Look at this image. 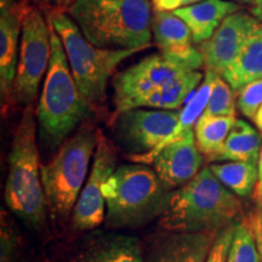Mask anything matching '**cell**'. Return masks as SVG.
<instances>
[{"label": "cell", "instance_id": "6da1fadb", "mask_svg": "<svg viewBox=\"0 0 262 262\" xmlns=\"http://www.w3.org/2000/svg\"><path fill=\"white\" fill-rule=\"evenodd\" d=\"M243 206L209 166L171 192L159 226L168 232H221L239 224Z\"/></svg>", "mask_w": 262, "mask_h": 262}, {"label": "cell", "instance_id": "7a4b0ae2", "mask_svg": "<svg viewBox=\"0 0 262 262\" xmlns=\"http://www.w3.org/2000/svg\"><path fill=\"white\" fill-rule=\"evenodd\" d=\"M70 15L97 48L143 50L150 42V0H75Z\"/></svg>", "mask_w": 262, "mask_h": 262}, {"label": "cell", "instance_id": "3957f363", "mask_svg": "<svg viewBox=\"0 0 262 262\" xmlns=\"http://www.w3.org/2000/svg\"><path fill=\"white\" fill-rule=\"evenodd\" d=\"M49 27L51 56L37 108V120L42 148L55 150L93 110L78 89L63 44L50 21Z\"/></svg>", "mask_w": 262, "mask_h": 262}, {"label": "cell", "instance_id": "277c9868", "mask_svg": "<svg viewBox=\"0 0 262 262\" xmlns=\"http://www.w3.org/2000/svg\"><path fill=\"white\" fill-rule=\"evenodd\" d=\"M37 112L29 104L12 135L5 202L19 220L32 228H40L47 219V198L41 180L37 145Z\"/></svg>", "mask_w": 262, "mask_h": 262}, {"label": "cell", "instance_id": "5b68a950", "mask_svg": "<svg viewBox=\"0 0 262 262\" xmlns=\"http://www.w3.org/2000/svg\"><path fill=\"white\" fill-rule=\"evenodd\" d=\"M102 192L108 227L136 228L162 214L171 188L156 170L142 164H125L114 170Z\"/></svg>", "mask_w": 262, "mask_h": 262}, {"label": "cell", "instance_id": "8992f818", "mask_svg": "<svg viewBox=\"0 0 262 262\" xmlns=\"http://www.w3.org/2000/svg\"><path fill=\"white\" fill-rule=\"evenodd\" d=\"M98 134L93 124H83L64 141L54 158L41 165L47 206L55 224H66L74 210L97 147Z\"/></svg>", "mask_w": 262, "mask_h": 262}, {"label": "cell", "instance_id": "52a82bcc", "mask_svg": "<svg viewBox=\"0 0 262 262\" xmlns=\"http://www.w3.org/2000/svg\"><path fill=\"white\" fill-rule=\"evenodd\" d=\"M48 19L63 44L78 89L91 110L100 107L106 100L108 80L117 66L141 50H108L95 47L73 19L62 11L50 12Z\"/></svg>", "mask_w": 262, "mask_h": 262}, {"label": "cell", "instance_id": "ba28073f", "mask_svg": "<svg viewBox=\"0 0 262 262\" xmlns=\"http://www.w3.org/2000/svg\"><path fill=\"white\" fill-rule=\"evenodd\" d=\"M203 66L201 51L194 48L185 52L160 51L143 58L113 78V103L117 113L137 108L140 101L148 95Z\"/></svg>", "mask_w": 262, "mask_h": 262}, {"label": "cell", "instance_id": "9c48e42d", "mask_svg": "<svg viewBox=\"0 0 262 262\" xmlns=\"http://www.w3.org/2000/svg\"><path fill=\"white\" fill-rule=\"evenodd\" d=\"M50 56L49 21H45L37 6L25 3L19 60L14 85V102L29 106L35 101L42 77L48 73Z\"/></svg>", "mask_w": 262, "mask_h": 262}, {"label": "cell", "instance_id": "30bf717a", "mask_svg": "<svg viewBox=\"0 0 262 262\" xmlns=\"http://www.w3.org/2000/svg\"><path fill=\"white\" fill-rule=\"evenodd\" d=\"M113 134L130 157L146 155L162 145L178 125L180 111H147L141 108L117 113Z\"/></svg>", "mask_w": 262, "mask_h": 262}, {"label": "cell", "instance_id": "8fae6325", "mask_svg": "<svg viewBox=\"0 0 262 262\" xmlns=\"http://www.w3.org/2000/svg\"><path fill=\"white\" fill-rule=\"evenodd\" d=\"M117 169V152L112 143L98 134L93 168L72 212V224L77 231H91L104 219L103 185Z\"/></svg>", "mask_w": 262, "mask_h": 262}, {"label": "cell", "instance_id": "7c38bea8", "mask_svg": "<svg viewBox=\"0 0 262 262\" xmlns=\"http://www.w3.org/2000/svg\"><path fill=\"white\" fill-rule=\"evenodd\" d=\"M258 19L247 12H234L226 17L211 38L199 44L204 67L222 75L237 60L245 42L258 24Z\"/></svg>", "mask_w": 262, "mask_h": 262}, {"label": "cell", "instance_id": "4fadbf2b", "mask_svg": "<svg viewBox=\"0 0 262 262\" xmlns=\"http://www.w3.org/2000/svg\"><path fill=\"white\" fill-rule=\"evenodd\" d=\"M202 152L195 142L194 130H189L164 146L152 163L156 172L169 188H179L191 181L202 170Z\"/></svg>", "mask_w": 262, "mask_h": 262}, {"label": "cell", "instance_id": "5bb4252c", "mask_svg": "<svg viewBox=\"0 0 262 262\" xmlns=\"http://www.w3.org/2000/svg\"><path fill=\"white\" fill-rule=\"evenodd\" d=\"M0 93L3 114L14 103V85L17 72V49L25 2L0 8Z\"/></svg>", "mask_w": 262, "mask_h": 262}, {"label": "cell", "instance_id": "9a60e30c", "mask_svg": "<svg viewBox=\"0 0 262 262\" xmlns=\"http://www.w3.org/2000/svg\"><path fill=\"white\" fill-rule=\"evenodd\" d=\"M220 232H170L153 242L145 262H205Z\"/></svg>", "mask_w": 262, "mask_h": 262}, {"label": "cell", "instance_id": "2e32d148", "mask_svg": "<svg viewBox=\"0 0 262 262\" xmlns=\"http://www.w3.org/2000/svg\"><path fill=\"white\" fill-rule=\"evenodd\" d=\"M239 11V5L226 0H203L172 11L188 26L195 44L211 38L227 16Z\"/></svg>", "mask_w": 262, "mask_h": 262}, {"label": "cell", "instance_id": "e0dca14e", "mask_svg": "<svg viewBox=\"0 0 262 262\" xmlns=\"http://www.w3.org/2000/svg\"><path fill=\"white\" fill-rule=\"evenodd\" d=\"M80 262H145V257L135 237L104 234L88 242Z\"/></svg>", "mask_w": 262, "mask_h": 262}, {"label": "cell", "instance_id": "ac0fdd59", "mask_svg": "<svg viewBox=\"0 0 262 262\" xmlns=\"http://www.w3.org/2000/svg\"><path fill=\"white\" fill-rule=\"evenodd\" d=\"M219 74H216L212 71H206L204 75V80L201 84V88L195 91V94L193 95L192 100L187 103V106L183 108L182 111H180V118L178 125H176L175 130L172 131V134L166 139L162 145L157 147L156 149L150 150V152L146 153V155L141 156H134L130 157L134 162L139 164H149L152 163V160L155 157L158 155V152L163 148L164 146L169 145L172 141L179 140L183 134L187 133L189 130H193V127L195 126L196 122L199 120V118L202 117V114L204 113L206 106H208L209 100H210L212 89H214V84L216 78Z\"/></svg>", "mask_w": 262, "mask_h": 262}, {"label": "cell", "instance_id": "d6986e66", "mask_svg": "<svg viewBox=\"0 0 262 262\" xmlns=\"http://www.w3.org/2000/svg\"><path fill=\"white\" fill-rule=\"evenodd\" d=\"M234 91L251 81L262 79V22L260 21L245 42L237 60L221 75Z\"/></svg>", "mask_w": 262, "mask_h": 262}, {"label": "cell", "instance_id": "ffe728a7", "mask_svg": "<svg viewBox=\"0 0 262 262\" xmlns=\"http://www.w3.org/2000/svg\"><path fill=\"white\" fill-rule=\"evenodd\" d=\"M261 134L243 119H235L224 147L211 162L257 163L261 150Z\"/></svg>", "mask_w": 262, "mask_h": 262}, {"label": "cell", "instance_id": "44dd1931", "mask_svg": "<svg viewBox=\"0 0 262 262\" xmlns=\"http://www.w3.org/2000/svg\"><path fill=\"white\" fill-rule=\"evenodd\" d=\"M152 32L160 51L185 52L192 48L193 39L188 26L172 11L156 10Z\"/></svg>", "mask_w": 262, "mask_h": 262}, {"label": "cell", "instance_id": "7402d4cb", "mask_svg": "<svg viewBox=\"0 0 262 262\" xmlns=\"http://www.w3.org/2000/svg\"><path fill=\"white\" fill-rule=\"evenodd\" d=\"M203 78L204 77L199 71L188 72V73L180 75L163 89L157 90L156 93L148 95L142 101H140L137 108L149 107L163 111L179 110L189 93H192L198 86Z\"/></svg>", "mask_w": 262, "mask_h": 262}, {"label": "cell", "instance_id": "603a6c76", "mask_svg": "<svg viewBox=\"0 0 262 262\" xmlns=\"http://www.w3.org/2000/svg\"><path fill=\"white\" fill-rule=\"evenodd\" d=\"M235 123V117H216L202 114L194 126L195 142L208 162L220 152L229 131Z\"/></svg>", "mask_w": 262, "mask_h": 262}, {"label": "cell", "instance_id": "cb8c5ba5", "mask_svg": "<svg viewBox=\"0 0 262 262\" xmlns=\"http://www.w3.org/2000/svg\"><path fill=\"white\" fill-rule=\"evenodd\" d=\"M209 168L219 181L239 198L254 194L257 183V163L227 162L211 164Z\"/></svg>", "mask_w": 262, "mask_h": 262}, {"label": "cell", "instance_id": "d4e9b609", "mask_svg": "<svg viewBox=\"0 0 262 262\" xmlns=\"http://www.w3.org/2000/svg\"><path fill=\"white\" fill-rule=\"evenodd\" d=\"M227 262H261V255L248 222H241L235 227Z\"/></svg>", "mask_w": 262, "mask_h": 262}, {"label": "cell", "instance_id": "484cf974", "mask_svg": "<svg viewBox=\"0 0 262 262\" xmlns=\"http://www.w3.org/2000/svg\"><path fill=\"white\" fill-rule=\"evenodd\" d=\"M203 114L216 117H235L234 90L221 75H217L216 78L210 100Z\"/></svg>", "mask_w": 262, "mask_h": 262}, {"label": "cell", "instance_id": "4316f807", "mask_svg": "<svg viewBox=\"0 0 262 262\" xmlns=\"http://www.w3.org/2000/svg\"><path fill=\"white\" fill-rule=\"evenodd\" d=\"M237 106L241 113L254 120L257 111L262 106V79L251 81L238 91Z\"/></svg>", "mask_w": 262, "mask_h": 262}, {"label": "cell", "instance_id": "83f0119b", "mask_svg": "<svg viewBox=\"0 0 262 262\" xmlns=\"http://www.w3.org/2000/svg\"><path fill=\"white\" fill-rule=\"evenodd\" d=\"M237 225L229 226L217 234L205 262H227L229 247H231Z\"/></svg>", "mask_w": 262, "mask_h": 262}, {"label": "cell", "instance_id": "f1b7e54d", "mask_svg": "<svg viewBox=\"0 0 262 262\" xmlns=\"http://www.w3.org/2000/svg\"><path fill=\"white\" fill-rule=\"evenodd\" d=\"M156 10L163 11H175V10L185 8V6L195 4L203 0H150Z\"/></svg>", "mask_w": 262, "mask_h": 262}, {"label": "cell", "instance_id": "f546056e", "mask_svg": "<svg viewBox=\"0 0 262 262\" xmlns=\"http://www.w3.org/2000/svg\"><path fill=\"white\" fill-rule=\"evenodd\" d=\"M248 224L250 226L251 231H253L258 253H260L262 257V209H258V210L251 216L250 220L248 221Z\"/></svg>", "mask_w": 262, "mask_h": 262}, {"label": "cell", "instance_id": "4dcf8cb0", "mask_svg": "<svg viewBox=\"0 0 262 262\" xmlns=\"http://www.w3.org/2000/svg\"><path fill=\"white\" fill-rule=\"evenodd\" d=\"M254 198L257 204V208L262 209V146L257 162V183L254 191Z\"/></svg>", "mask_w": 262, "mask_h": 262}, {"label": "cell", "instance_id": "1f68e13d", "mask_svg": "<svg viewBox=\"0 0 262 262\" xmlns=\"http://www.w3.org/2000/svg\"><path fill=\"white\" fill-rule=\"evenodd\" d=\"M250 12L258 21H262V0H253Z\"/></svg>", "mask_w": 262, "mask_h": 262}, {"label": "cell", "instance_id": "d6a6232c", "mask_svg": "<svg viewBox=\"0 0 262 262\" xmlns=\"http://www.w3.org/2000/svg\"><path fill=\"white\" fill-rule=\"evenodd\" d=\"M254 123L255 125L257 126V129L260 130V133L262 134V106L260 107V110L257 111L256 116L254 118Z\"/></svg>", "mask_w": 262, "mask_h": 262}, {"label": "cell", "instance_id": "836d02e7", "mask_svg": "<svg viewBox=\"0 0 262 262\" xmlns=\"http://www.w3.org/2000/svg\"><path fill=\"white\" fill-rule=\"evenodd\" d=\"M12 4V0H0V8H6Z\"/></svg>", "mask_w": 262, "mask_h": 262}, {"label": "cell", "instance_id": "e575fe53", "mask_svg": "<svg viewBox=\"0 0 262 262\" xmlns=\"http://www.w3.org/2000/svg\"><path fill=\"white\" fill-rule=\"evenodd\" d=\"M49 3H51V4L54 5H63L67 3V0H48Z\"/></svg>", "mask_w": 262, "mask_h": 262}, {"label": "cell", "instance_id": "d590c367", "mask_svg": "<svg viewBox=\"0 0 262 262\" xmlns=\"http://www.w3.org/2000/svg\"><path fill=\"white\" fill-rule=\"evenodd\" d=\"M233 2L243 3V4H251V3H253V0H233Z\"/></svg>", "mask_w": 262, "mask_h": 262}, {"label": "cell", "instance_id": "8d00e7d4", "mask_svg": "<svg viewBox=\"0 0 262 262\" xmlns=\"http://www.w3.org/2000/svg\"><path fill=\"white\" fill-rule=\"evenodd\" d=\"M261 262H262V257H261Z\"/></svg>", "mask_w": 262, "mask_h": 262}]
</instances>
